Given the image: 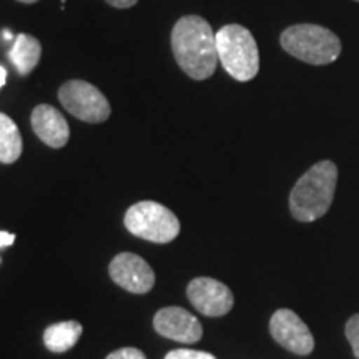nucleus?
<instances>
[{
  "label": "nucleus",
  "instance_id": "1",
  "mask_svg": "<svg viewBox=\"0 0 359 359\" xmlns=\"http://www.w3.org/2000/svg\"><path fill=\"white\" fill-rule=\"evenodd\" d=\"M172 50L180 69L193 80L210 79L219 64L217 34L200 15H183L173 25Z\"/></svg>",
  "mask_w": 359,
  "mask_h": 359
},
{
  "label": "nucleus",
  "instance_id": "2",
  "mask_svg": "<svg viewBox=\"0 0 359 359\" xmlns=\"http://www.w3.org/2000/svg\"><path fill=\"white\" fill-rule=\"evenodd\" d=\"M338 183V167L331 160L318 161L296 182L290 195V212L294 219L311 223L331 208Z\"/></svg>",
  "mask_w": 359,
  "mask_h": 359
},
{
  "label": "nucleus",
  "instance_id": "3",
  "mask_svg": "<svg viewBox=\"0 0 359 359\" xmlns=\"http://www.w3.org/2000/svg\"><path fill=\"white\" fill-rule=\"evenodd\" d=\"M280 43L283 50L309 65H330L338 60L343 50L334 32L316 24H296L283 30Z\"/></svg>",
  "mask_w": 359,
  "mask_h": 359
},
{
  "label": "nucleus",
  "instance_id": "4",
  "mask_svg": "<svg viewBox=\"0 0 359 359\" xmlns=\"http://www.w3.org/2000/svg\"><path fill=\"white\" fill-rule=\"evenodd\" d=\"M219 64L238 82H250L259 72V50L253 34L243 25L228 24L217 32Z\"/></svg>",
  "mask_w": 359,
  "mask_h": 359
},
{
  "label": "nucleus",
  "instance_id": "5",
  "mask_svg": "<svg viewBox=\"0 0 359 359\" xmlns=\"http://www.w3.org/2000/svg\"><path fill=\"white\" fill-rule=\"evenodd\" d=\"M123 222L133 236L160 245L173 241L182 228L172 210L151 200L138 201L130 206Z\"/></svg>",
  "mask_w": 359,
  "mask_h": 359
},
{
  "label": "nucleus",
  "instance_id": "6",
  "mask_svg": "<svg viewBox=\"0 0 359 359\" xmlns=\"http://www.w3.org/2000/svg\"><path fill=\"white\" fill-rule=\"evenodd\" d=\"M62 107L75 118L87 123H103L111 114L110 102L95 85L85 80H69L58 88Z\"/></svg>",
  "mask_w": 359,
  "mask_h": 359
},
{
  "label": "nucleus",
  "instance_id": "7",
  "mask_svg": "<svg viewBox=\"0 0 359 359\" xmlns=\"http://www.w3.org/2000/svg\"><path fill=\"white\" fill-rule=\"evenodd\" d=\"M269 333L273 339L290 353L306 356L314 349V338L302 318L291 309H278L269 320Z\"/></svg>",
  "mask_w": 359,
  "mask_h": 359
},
{
  "label": "nucleus",
  "instance_id": "8",
  "mask_svg": "<svg viewBox=\"0 0 359 359\" xmlns=\"http://www.w3.org/2000/svg\"><path fill=\"white\" fill-rule=\"evenodd\" d=\"M187 296L193 306L210 318L224 316L235 304V296L224 283L206 276L191 280L187 288Z\"/></svg>",
  "mask_w": 359,
  "mask_h": 359
},
{
  "label": "nucleus",
  "instance_id": "9",
  "mask_svg": "<svg viewBox=\"0 0 359 359\" xmlns=\"http://www.w3.org/2000/svg\"><path fill=\"white\" fill-rule=\"evenodd\" d=\"M110 278L120 288L133 294H145L155 286V271L145 259L135 253L116 255L109 266Z\"/></svg>",
  "mask_w": 359,
  "mask_h": 359
},
{
  "label": "nucleus",
  "instance_id": "10",
  "mask_svg": "<svg viewBox=\"0 0 359 359\" xmlns=\"http://www.w3.org/2000/svg\"><path fill=\"white\" fill-rule=\"evenodd\" d=\"M155 331L163 338H168L177 343L195 344L203 336L201 323L188 313L187 309L178 306L161 308L154 318Z\"/></svg>",
  "mask_w": 359,
  "mask_h": 359
},
{
  "label": "nucleus",
  "instance_id": "11",
  "mask_svg": "<svg viewBox=\"0 0 359 359\" xmlns=\"http://www.w3.org/2000/svg\"><path fill=\"white\" fill-rule=\"evenodd\" d=\"M32 128L37 137L42 140L45 145L50 148H64L70 140V127L65 116L57 110L55 107L37 105L30 116Z\"/></svg>",
  "mask_w": 359,
  "mask_h": 359
},
{
  "label": "nucleus",
  "instance_id": "12",
  "mask_svg": "<svg viewBox=\"0 0 359 359\" xmlns=\"http://www.w3.org/2000/svg\"><path fill=\"white\" fill-rule=\"evenodd\" d=\"M8 57H11L12 64L15 65L17 72L25 77V75L32 74V70L39 65L40 57H42V45H40L39 39L32 37V35L20 34L13 42Z\"/></svg>",
  "mask_w": 359,
  "mask_h": 359
},
{
  "label": "nucleus",
  "instance_id": "13",
  "mask_svg": "<svg viewBox=\"0 0 359 359\" xmlns=\"http://www.w3.org/2000/svg\"><path fill=\"white\" fill-rule=\"evenodd\" d=\"M83 327L79 321H62L48 326L43 333V343L48 351L65 353L77 344Z\"/></svg>",
  "mask_w": 359,
  "mask_h": 359
},
{
  "label": "nucleus",
  "instance_id": "14",
  "mask_svg": "<svg viewBox=\"0 0 359 359\" xmlns=\"http://www.w3.org/2000/svg\"><path fill=\"white\" fill-rule=\"evenodd\" d=\"M24 151L20 130L11 116L0 111V163L12 165Z\"/></svg>",
  "mask_w": 359,
  "mask_h": 359
},
{
  "label": "nucleus",
  "instance_id": "15",
  "mask_svg": "<svg viewBox=\"0 0 359 359\" xmlns=\"http://www.w3.org/2000/svg\"><path fill=\"white\" fill-rule=\"evenodd\" d=\"M346 338L353 348V354L356 356V359H359V313L348 320Z\"/></svg>",
  "mask_w": 359,
  "mask_h": 359
},
{
  "label": "nucleus",
  "instance_id": "16",
  "mask_svg": "<svg viewBox=\"0 0 359 359\" xmlns=\"http://www.w3.org/2000/svg\"><path fill=\"white\" fill-rule=\"evenodd\" d=\"M165 359H217L213 354L205 351H195V349H173Z\"/></svg>",
  "mask_w": 359,
  "mask_h": 359
},
{
  "label": "nucleus",
  "instance_id": "17",
  "mask_svg": "<svg viewBox=\"0 0 359 359\" xmlns=\"http://www.w3.org/2000/svg\"><path fill=\"white\" fill-rule=\"evenodd\" d=\"M105 359H147V356L145 353L137 348H122V349H116L114 353H110Z\"/></svg>",
  "mask_w": 359,
  "mask_h": 359
},
{
  "label": "nucleus",
  "instance_id": "18",
  "mask_svg": "<svg viewBox=\"0 0 359 359\" xmlns=\"http://www.w3.org/2000/svg\"><path fill=\"white\" fill-rule=\"evenodd\" d=\"M105 2L115 8H130L133 7L138 0H105Z\"/></svg>",
  "mask_w": 359,
  "mask_h": 359
},
{
  "label": "nucleus",
  "instance_id": "19",
  "mask_svg": "<svg viewBox=\"0 0 359 359\" xmlns=\"http://www.w3.org/2000/svg\"><path fill=\"white\" fill-rule=\"evenodd\" d=\"M15 241V235L8 231H0V248H6V246H12Z\"/></svg>",
  "mask_w": 359,
  "mask_h": 359
},
{
  "label": "nucleus",
  "instance_id": "20",
  "mask_svg": "<svg viewBox=\"0 0 359 359\" xmlns=\"http://www.w3.org/2000/svg\"><path fill=\"white\" fill-rule=\"evenodd\" d=\"M6 82H7V70L0 65V88L6 85Z\"/></svg>",
  "mask_w": 359,
  "mask_h": 359
},
{
  "label": "nucleus",
  "instance_id": "21",
  "mask_svg": "<svg viewBox=\"0 0 359 359\" xmlns=\"http://www.w3.org/2000/svg\"><path fill=\"white\" fill-rule=\"evenodd\" d=\"M17 2H22V4H35V2H39V0H17Z\"/></svg>",
  "mask_w": 359,
  "mask_h": 359
},
{
  "label": "nucleus",
  "instance_id": "22",
  "mask_svg": "<svg viewBox=\"0 0 359 359\" xmlns=\"http://www.w3.org/2000/svg\"><path fill=\"white\" fill-rule=\"evenodd\" d=\"M354 2H359V0H354Z\"/></svg>",
  "mask_w": 359,
  "mask_h": 359
}]
</instances>
